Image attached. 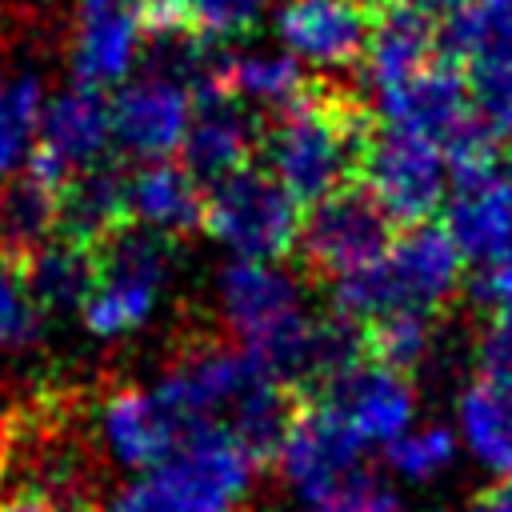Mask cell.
I'll use <instances>...</instances> for the list:
<instances>
[{
  "mask_svg": "<svg viewBox=\"0 0 512 512\" xmlns=\"http://www.w3.org/2000/svg\"><path fill=\"white\" fill-rule=\"evenodd\" d=\"M104 512H184V504L164 488V480L152 472V476H144V480H136V484H124L112 500H108V508Z\"/></svg>",
  "mask_w": 512,
  "mask_h": 512,
  "instance_id": "d6a6232c",
  "label": "cell"
},
{
  "mask_svg": "<svg viewBox=\"0 0 512 512\" xmlns=\"http://www.w3.org/2000/svg\"><path fill=\"white\" fill-rule=\"evenodd\" d=\"M460 444L496 476H512V388L472 376L456 400Z\"/></svg>",
  "mask_w": 512,
  "mask_h": 512,
  "instance_id": "7402d4cb",
  "label": "cell"
},
{
  "mask_svg": "<svg viewBox=\"0 0 512 512\" xmlns=\"http://www.w3.org/2000/svg\"><path fill=\"white\" fill-rule=\"evenodd\" d=\"M40 140L28 152V168L68 184L80 168L96 164L112 140V100H104L100 88H84L76 84L72 92L56 96L44 112H40Z\"/></svg>",
  "mask_w": 512,
  "mask_h": 512,
  "instance_id": "9c48e42d",
  "label": "cell"
},
{
  "mask_svg": "<svg viewBox=\"0 0 512 512\" xmlns=\"http://www.w3.org/2000/svg\"><path fill=\"white\" fill-rule=\"evenodd\" d=\"M96 252L100 276L84 304V324L96 336H120L140 328L168 276V236L144 224H124Z\"/></svg>",
  "mask_w": 512,
  "mask_h": 512,
  "instance_id": "8992f818",
  "label": "cell"
},
{
  "mask_svg": "<svg viewBox=\"0 0 512 512\" xmlns=\"http://www.w3.org/2000/svg\"><path fill=\"white\" fill-rule=\"evenodd\" d=\"M40 308L28 292L24 260L0 256V348H20L40 328Z\"/></svg>",
  "mask_w": 512,
  "mask_h": 512,
  "instance_id": "f1b7e54d",
  "label": "cell"
},
{
  "mask_svg": "<svg viewBox=\"0 0 512 512\" xmlns=\"http://www.w3.org/2000/svg\"><path fill=\"white\" fill-rule=\"evenodd\" d=\"M436 56H444L440 24H432L428 16H420V12L404 8V4H384L376 36L368 44L364 72H368L372 88L380 92V88H392V84L416 76Z\"/></svg>",
  "mask_w": 512,
  "mask_h": 512,
  "instance_id": "ffe728a7",
  "label": "cell"
},
{
  "mask_svg": "<svg viewBox=\"0 0 512 512\" xmlns=\"http://www.w3.org/2000/svg\"><path fill=\"white\" fill-rule=\"evenodd\" d=\"M476 376L512 388V312H492L476 340Z\"/></svg>",
  "mask_w": 512,
  "mask_h": 512,
  "instance_id": "1f68e13d",
  "label": "cell"
},
{
  "mask_svg": "<svg viewBox=\"0 0 512 512\" xmlns=\"http://www.w3.org/2000/svg\"><path fill=\"white\" fill-rule=\"evenodd\" d=\"M192 124V96L188 88L172 80L144 76L116 92L112 100V140L120 152L148 160H168L176 148H184Z\"/></svg>",
  "mask_w": 512,
  "mask_h": 512,
  "instance_id": "7c38bea8",
  "label": "cell"
},
{
  "mask_svg": "<svg viewBox=\"0 0 512 512\" xmlns=\"http://www.w3.org/2000/svg\"><path fill=\"white\" fill-rule=\"evenodd\" d=\"M40 128V84L32 76L0 80V184L16 176L32 152V132Z\"/></svg>",
  "mask_w": 512,
  "mask_h": 512,
  "instance_id": "484cf974",
  "label": "cell"
},
{
  "mask_svg": "<svg viewBox=\"0 0 512 512\" xmlns=\"http://www.w3.org/2000/svg\"><path fill=\"white\" fill-rule=\"evenodd\" d=\"M140 52V20L124 8V0H80L76 40H72V72L84 88L116 84Z\"/></svg>",
  "mask_w": 512,
  "mask_h": 512,
  "instance_id": "e0dca14e",
  "label": "cell"
},
{
  "mask_svg": "<svg viewBox=\"0 0 512 512\" xmlns=\"http://www.w3.org/2000/svg\"><path fill=\"white\" fill-rule=\"evenodd\" d=\"M268 0H180L184 24L204 40H228L252 32Z\"/></svg>",
  "mask_w": 512,
  "mask_h": 512,
  "instance_id": "4dcf8cb0",
  "label": "cell"
},
{
  "mask_svg": "<svg viewBox=\"0 0 512 512\" xmlns=\"http://www.w3.org/2000/svg\"><path fill=\"white\" fill-rule=\"evenodd\" d=\"M464 260L484 264L504 244H512V176L500 164H484L452 176L444 200V224Z\"/></svg>",
  "mask_w": 512,
  "mask_h": 512,
  "instance_id": "4fadbf2b",
  "label": "cell"
},
{
  "mask_svg": "<svg viewBox=\"0 0 512 512\" xmlns=\"http://www.w3.org/2000/svg\"><path fill=\"white\" fill-rule=\"evenodd\" d=\"M24 276L40 312H84L100 276V252L72 236H56L24 260Z\"/></svg>",
  "mask_w": 512,
  "mask_h": 512,
  "instance_id": "44dd1931",
  "label": "cell"
},
{
  "mask_svg": "<svg viewBox=\"0 0 512 512\" xmlns=\"http://www.w3.org/2000/svg\"><path fill=\"white\" fill-rule=\"evenodd\" d=\"M464 276V252L452 244V236L436 224L404 228L388 256L376 260L364 272H352L332 284L336 312L352 324H368L396 308L416 312H440Z\"/></svg>",
  "mask_w": 512,
  "mask_h": 512,
  "instance_id": "7a4b0ae2",
  "label": "cell"
},
{
  "mask_svg": "<svg viewBox=\"0 0 512 512\" xmlns=\"http://www.w3.org/2000/svg\"><path fill=\"white\" fill-rule=\"evenodd\" d=\"M104 444L124 468H164L176 444L184 440V424L160 400V392L120 388L104 400Z\"/></svg>",
  "mask_w": 512,
  "mask_h": 512,
  "instance_id": "9a60e30c",
  "label": "cell"
},
{
  "mask_svg": "<svg viewBox=\"0 0 512 512\" xmlns=\"http://www.w3.org/2000/svg\"><path fill=\"white\" fill-rule=\"evenodd\" d=\"M424 512H440V508H424Z\"/></svg>",
  "mask_w": 512,
  "mask_h": 512,
  "instance_id": "74e56055",
  "label": "cell"
},
{
  "mask_svg": "<svg viewBox=\"0 0 512 512\" xmlns=\"http://www.w3.org/2000/svg\"><path fill=\"white\" fill-rule=\"evenodd\" d=\"M260 120L248 112V104L232 92H216L204 100H192V124L184 136V168L204 184H220L232 172L260 160Z\"/></svg>",
  "mask_w": 512,
  "mask_h": 512,
  "instance_id": "8fae6325",
  "label": "cell"
},
{
  "mask_svg": "<svg viewBox=\"0 0 512 512\" xmlns=\"http://www.w3.org/2000/svg\"><path fill=\"white\" fill-rule=\"evenodd\" d=\"M392 4H404V8H412V12H420V16H428V20L440 24V28H448V24L468 8V0H392Z\"/></svg>",
  "mask_w": 512,
  "mask_h": 512,
  "instance_id": "e575fe53",
  "label": "cell"
},
{
  "mask_svg": "<svg viewBox=\"0 0 512 512\" xmlns=\"http://www.w3.org/2000/svg\"><path fill=\"white\" fill-rule=\"evenodd\" d=\"M300 228V200L264 164H248L208 188L204 232L236 252V260L276 264L296 252Z\"/></svg>",
  "mask_w": 512,
  "mask_h": 512,
  "instance_id": "3957f363",
  "label": "cell"
},
{
  "mask_svg": "<svg viewBox=\"0 0 512 512\" xmlns=\"http://www.w3.org/2000/svg\"><path fill=\"white\" fill-rule=\"evenodd\" d=\"M468 512H512V484H492V488H484V492L468 504Z\"/></svg>",
  "mask_w": 512,
  "mask_h": 512,
  "instance_id": "d590c367",
  "label": "cell"
},
{
  "mask_svg": "<svg viewBox=\"0 0 512 512\" xmlns=\"http://www.w3.org/2000/svg\"><path fill=\"white\" fill-rule=\"evenodd\" d=\"M392 216L376 204V196L356 180L324 200H316L304 216L296 256L308 276L316 280H344L352 272L372 268L376 260L388 256L396 232Z\"/></svg>",
  "mask_w": 512,
  "mask_h": 512,
  "instance_id": "277c9868",
  "label": "cell"
},
{
  "mask_svg": "<svg viewBox=\"0 0 512 512\" xmlns=\"http://www.w3.org/2000/svg\"><path fill=\"white\" fill-rule=\"evenodd\" d=\"M476 296L492 312H512V244H504L496 256H488L476 272Z\"/></svg>",
  "mask_w": 512,
  "mask_h": 512,
  "instance_id": "836d02e7",
  "label": "cell"
},
{
  "mask_svg": "<svg viewBox=\"0 0 512 512\" xmlns=\"http://www.w3.org/2000/svg\"><path fill=\"white\" fill-rule=\"evenodd\" d=\"M472 112L496 144H512V64H480L468 76Z\"/></svg>",
  "mask_w": 512,
  "mask_h": 512,
  "instance_id": "f546056e",
  "label": "cell"
},
{
  "mask_svg": "<svg viewBox=\"0 0 512 512\" xmlns=\"http://www.w3.org/2000/svg\"><path fill=\"white\" fill-rule=\"evenodd\" d=\"M204 204L208 188L176 160H148L132 172V220L160 236L204 228Z\"/></svg>",
  "mask_w": 512,
  "mask_h": 512,
  "instance_id": "d6986e66",
  "label": "cell"
},
{
  "mask_svg": "<svg viewBox=\"0 0 512 512\" xmlns=\"http://www.w3.org/2000/svg\"><path fill=\"white\" fill-rule=\"evenodd\" d=\"M312 512H400L396 492L364 464L340 472L336 480L312 488L308 496H300Z\"/></svg>",
  "mask_w": 512,
  "mask_h": 512,
  "instance_id": "4316f807",
  "label": "cell"
},
{
  "mask_svg": "<svg viewBox=\"0 0 512 512\" xmlns=\"http://www.w3.org/2000/svg\"><path fill=\"white\" fill-rule=\"evenodd\" d=\"M312 396L336 408V416L356 432L360 444H392L412 428V416H416L412 380L368 356Z\"/></svg>",
  "mask_w": 512,
  "mask_h": 512,
  "instance_id": "30bf717a",
  "label": "cell"
},
{
  "mask_svg": "<svg viewBox=\"0 0 512 512\" xmlns=\"http://www.w3.org/2000/svg\"><path fill=\"white\" fill-rule=\"evenodd\" d=\"M440 32L472 68L512 64V0H468V8Z\"/></svg>",
  "mask_w": 512,
  "mask_h": 512,
  "instance_id": "603a6c76",
  "label": "cell"
},
{
  "mask_svg": "<svg viewBox=\"0 0 512 512\" xmlns=\"http://www.w3.org/2000/svg\"><path fill=\"white\" fill-rule=\"evenodd\" d=\"M360 184L376 196V204L392 216V224L416 228L444 208L452 188V168L444 148L432 144L428 136L376 124L360 164Z\"/></svg>",
  "mask_w": 512,
  "mask_h": 512,
  "instance_id": "5b68a950",
  "label": "cell"
},
{
  "mask_svg": "<svg viewBox=\"0 0 512 512\" xmlns=\"http://www.w3.org/2000/svg\"><path fill=\"white\" fill-rule=\"evenodd\" d=\"M372 132V112L348 88L312 76L304 96L272 116L260 144V164L300 204H316L328 192L360 180Z\"/></svg>",
  "mask_w": 512,
  "mask_h": 512,
  "instance_id": "6da1fadb",
  "label": "cell"
},
{
  "mask_svg": "<svg viewBox=\"0 0 512 512\" xmlns=\"http://www.w3.org/2000/svg\"><path fill=\"white\" fill-rule=\"evenodd\" d=\"M64 184L32 172L28 164L0 184V256L28 260L60 236Z\"/></svg>",
  "mask_w": 512,
  "mask_h": 512,
  "instance_id": "ac0fdd59",
  "label": "cell"
},
{
  "mask_svg": "<svg viewBox=\"0 0 512 512\" xmlns=\"http://www.w3.org/2000/svg\"><path fill=\"white\" fill-rule=\"evenodd\" d=\"M456 460V432L444 424L408 428L400 440L388 444V464L408 480H432Z\"/></svg>",
  "mask_w": 512,
  "mask_h": 512,
  "instance_id": "83f0119b",
  "label": "cell"
},
{
  "mask_svg": "<svg viewBox=\"0 0 512 512\" xmlns=\"http://www.w3.org/2000/svg\"><path fill=\"white\" fill-rule=\"evenodd\" d=\"M0 512H60L44 492H36V488H28V492H16V496H8L4 504H0Z\"/></svg>",
  "mask_w": 512,
  "mask_h": 512,
  "instance_id": "8d00e7d4",
  "label": "cell"
},
{
  "mask_svg": "<svg viewBox=\"0 0 512 512\" xmlns=\"http://www.w3.org/2000/svg\"><path fill=\"white\" fill-rule=\"evenodd\" d=\"M360 336H364V356L368 360L408 376L432 352L436 316L416 312V308H396V312H384V316L360 324Z\"/></svg>",
  "mask_w": 512,
  "mask_h": 512,
  "instance_id": "cb8c5ba5",
  "label": "cell"
},
{
  "mask_svg": "<svg viewBox=\"0 0 512 512\" xmlns=\"http://www.w3.org/2000/svg\"><path fill=\"white\" fill-rule=\"evenodd\" d=\"M360 448L364 444L336 416V408H328L320 396H304V404H300V412H296V420H292V428L280 444L276 464H280L284 480L300 496H308L312 488H320V484L336 480L340 472L356 468Z\"/></svg>",
  "mask_w": 512,
  "mask_h": 512,
  "instance_id": "5bb4252c",
  "label": "cell"
},
{
  "mask_svg": "<svg viewBox=\"0 0 512 512\" xmlns=\"http://www.w3.org/2000/svg\"><path fill=\"white\" fill-rule=\"evenodd\" d=\"M308 80L312 76L300 68L296 56H232L228 60V92L272 108V116L296 104Z\"/></svg>",
  "mask_w": 512,
  "mask_h": 512,
  "instance_id": "d4e9b609",
  "label": "cell"
},
{
  "mask_svg": "<svg viewBox=\"0 0 512 512\" xmlns=\"http://www.w3.org/2000/svg\"><path fill=\"white\" fill-rule=\"evenodd\" d=\"M384 0H288L276 32L296 60L320 68H356L368 60Z\"/></svg>",
  "mask_w": 512,
  "mask_h": 512,
  "instance_id": "ba28073f",
  "label": "cell"
},
{
  "mask_svg": "<svg viewBox=\"0 0 512 512\" xmlns=\"http://www.w3.org/2000/svg\"><path fill=\"white\" fill-rule=\"evenodd\" d=\"M256 460L220 424H196L156 476L184 504V512H236L248 492Z\"/></svg>",
  "mask_w": 512,
  "mask_h": 512,
  "instance_id": "52a82bcc",
  "label": "cell"
},
{
  "mask_svg": "<svg viewBox=\"0 0 512 512\" xmlns=\"http://www.w3.org/2000/svg\"><path fill=\"white\" fill-rule=\"evenodd\" d=\"M132 220V172L100 156L96 164L80 168L64 184V216H60V236H72L80 244L100 248L112 232H120Z\"/></svg>",
  "mask_w": 512,
  "mask_h": 512,
  "instance_id": "2e32d148",
  "label": "cell"
}]
</instances>
